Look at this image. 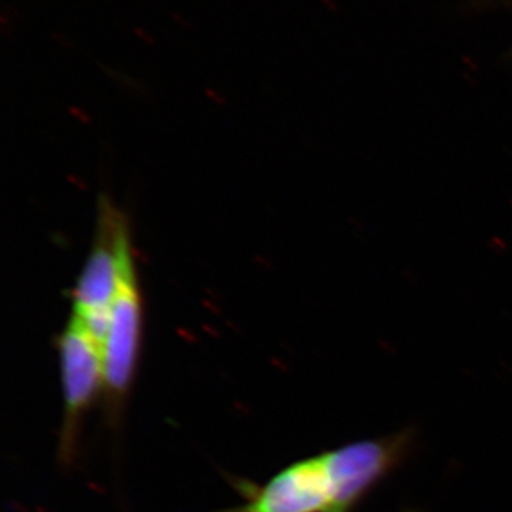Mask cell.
I'll use <instances>...</instances> for the list:
<instances>
[{
  "label": "cell",
  "mask_w": 512,
  "mask_h": 512,
  "mask_svg": "<svg viewBox=\"0 0 512 512\" xmlns=\"http://www.w3.org/2000/svg\"><path fill=\"white\" fill-rule=\"evenodd\" d=\"M396 466L386 440L352 441L289 464L261 487L248 484L247 501L229 512H355Z\"/></svg>",
  "instance_id": "6da1fadb"
},
{
  "label": "cell",
  "mask_w": 512,
  "mask_h": 512,
  "mask_svg": "<svg viewBox=\"0 0 512 512\" xmlns=\"http://www.w3.org/2000/svg\"><path fill=\"white\" fill-rule=\"evenodd\" d=\"M57 349L63 387L60 457L69 463L76 454L83 417L103 396V342L72 316L59 336Z\"/></svg>",
  "instance_id": "7a4b0ae2"
},
{
  "label": "cell",
  "mask_w": 512,
  "mask_h": 512,
  "mask_svg": "<svg viewBox=\"0 0 512 512\" xmlns=\"http://www.w3.org/2000/svg\"><path fill=\"white\" fill-rule=\"evenodd\" d=\"M143 325V299L134 262L128 266L116 299L111 303L109 328L103 342V397L113 419L123 410L136 380Z\"/></svg>",
  "instance_id": "3957f363"
},
{
  "label": "cell",
  "mask_w": 512,
  "mask_h": 512,
  "mask_svg": "<svg viewBox=\"0 0 512 512\" xmlns=\"http://www.w3.org/2000/svg\"><path fill=\"white\" fill-rule=\"evenodd\" d=\"M171 18L175 20V22L178 23V25L183 26V28H191L190 22H188L187 19L184 18V16H181L178 12H171Z\"/></svg>",
  "instance_id": "277c9868"
},
{
  "label": "cell",
  "mask_w": 512,
  "mask_h": 512,
  "mask_svg": "<svg viewBox=\"0 0 512 512\" xmlns=\"http://www.w3.org/2000/svg\"><path fill=\"white\" fill-rule=\"evenodd\" d=\"M134 32H136V33H137V36H140V37H141V39L146 40V42L153 43V39H151V36H150V35H148V33H147V32H144V30H143V29L136 28V29H134Z\"/></svg>",
  "instance_id": "5b68a950"
}]
</instances>
